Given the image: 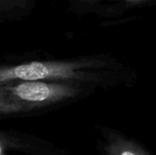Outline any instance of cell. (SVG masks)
<instances>
[{
  "label": "cell",
  "instance_id": "obj_1",
  "mask_svg": "<svg viewBox=\"0 0 156 155\" xmlns=\"http://www.w3.org/2000/svg\"><path fill=\"white\" fill-rule=\"evenodd\" d=\"M74 88L59 83L36 81H21L16 85L1 87L2 111H17L24 106L35 107L46 105L73 97Z\"/></svg>",
  "mask_w": 156,
  "mask_h": 155
},
{
  "label": "cell",
  "instance_id": "obj_2",
  "mask_svg": "<svg viewBox=\"0 0 156 155\" xmlns=\"http://www.w3.org/2000/svg\"><path fill=\"white\" fill-rule=\"evenodd\" d=\"M80 62L63 61H33L0 70L1 85L14 81H36L53 79H76L85 75L80 69Z\"/></svg>",
  "mask_w": 156,
  "mask_h": 155
},
{
  "label": "cell",
  "instance_id": "obj_3",
  "mask_svg": "<svg viewBox=\"0 0 156 155\" xmlns=\"http://www.w3.org/2000/svg\"><path fill=\"white\" fill-rule=\"evenodd\" d=\"M119 155H140L137 153L136 151L132 149H122Z\"/></svg>",
  "mask_w": 156,
  "mask_h": 155
},
{
  "label": "cell",
  "instance_id": "obj_4",
  "mask_svg": "<svg viewBox=\"0 0 156 155\" xmlns=\"http://www.w3.org/2000/svg\"><path fill=\"white\" fill-rule=\"evenodd\" d=\"M129 2H141V1H144V0H126Z\"/></svg>",
  "mask_w": 156,
  "mask_h": 155
}]
</instances>
